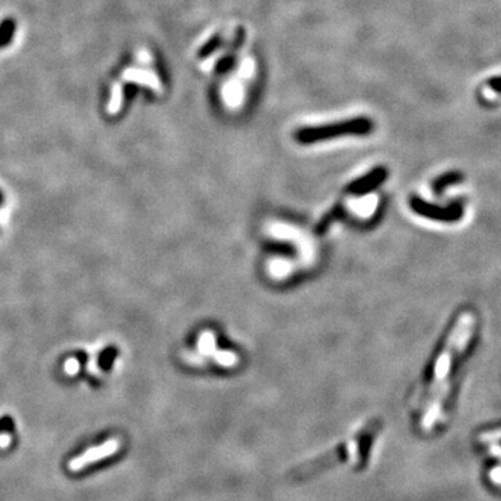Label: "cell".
<instances>
[{"instance_id": "cell-9", "label": "cell", "mask_w": 501, "mask_h": 501, "mask_svg": "<svg viewBox=\"0 0 501 501\" xmlns=\"http://www.w3.org/2000/svg\"><path fill=\"white\" fill-rule=\"evenodd\" d=\"M253 71H255V64H253V60L250 58L244 59L240 64L238 73H240V75L243 78H250L253 75Z\"/></svg>"}, {"instance_id": "cell-5", "label": "cell", "mask_w": 501, "mask_h": 501, "mask_svg": "<svg viewBox=\"0 0 501 501\" xmlns=\"http://www.w3.org/2000/svg\"><path fill=\"white\" fill-rule=\"evenodd\" d=\"M448 389H450V384H448V381H445V383H443V384L440 386L438 390L435 391L436 396H435L433 401L431 403V406L428 408L425 418L422 419V428H423V429L429 431V429L435 425V422H436V419H438V416L440 415V411H441L443 400L445 399V396H447V393H448Z\"/></svg>"}, {"instance_id": "cell-8", "label": "cell", "mask_w": 501, "mask_h": 501, "mask_svg": "<svg viewBox=\"0 0 501 501\" xmlns=\"http://www.w3.org/2000/svg\"><path fill=\"white\" fill-rule=\"evenodd\" d=\"M384 176V173L383 172H375V173H372L369 177H365V180H359V181H355L351 187H349V189L351 191H361V189H366V188L372 187V186H375V184H377L379 181H380V179Z\"/></svg>"}, {"instance_id": "cell-11", "label": "cell", "mask_w": 501, "mask_h": 501, "mask_svg": "<svg viewBox=\"0 0 501 501\" xmlns=\"http://www.w3.org/2000/svg\"><path fill=\"white\" fill-rule=\"evenodd\" d=\"M490 479L492 482L497 483V485H501V467H496L493 468L492 472H490Z\"/></svg>"}, {"instance_id": "cell-13", "label": "cell", "mask_w": 501, "mask_h": 501, "mask_svg": "<svg viewBox=\"0 0 501 501\" xmlns=\"http://www.w3.org/2000/svg\"><path fill=\"white\" fill-rule=\"evenodd\" d=\"M9 441H10V438H9L7 435H4L3 438H0V445H1V447H6V445L9 444Z\"/></svg>"}, {"instance_id": "cell-3", "label": "cell", "mask_w": 501, "mask_h": 501, "mask_svg": "<svg viewBox=\"0 0 501 501\" xmlns=\"http://www.w3.org/2000/svg\"><path fill=\"white\" fill-rule=\"evenodd\" d=\"M120 447V443L119 440L116 438H110L107 441H105L103 444H99L96 447H93V448H88L87 451H84L83 454H80L78 457H75L74 460L70 461L68 464V468L73 470V472H77V470H84L85 467L94 464V463H97L100 460H105L113 454L117 453Z\"/></svg>"}, {"instance_id": "cell-2", "label": "cell", "mask_w": 501, "mask_h": 501, "mask_svg": "<svg viewBox=\"0 0 501 501\" xmlns=\"http://www.w3.org/2000/svg\"><path fill=\"white\" fill-rule=\"evenodd\" d=\"M470 319H473V315L470 312H464L458 317V320H457V323H455V326H454V329H453V332H451V334L448 337L447 344L443 348V351L440 352L438 361H436V365H435V379H433V384H432L433 391L438 390L440 381L444 380V377H447V375H448L453 358L455 357V345H457V342H458V337L463 333L464 327L467 326V323L470 322Z\"/></svg>"}, {"instance_id": "cell-4", "label": "cell", "mask_w": 501, "mask_h": 501, "mask_svg": "<svg viewBox=\"0 0 501 501\" xmlns=\"http://www.w3.org/2000/svg\"><path fill=\"white\" fill-rule=\"evenodd\" d=\"M122 78H123L125 83H134V84H138V85H142V87H148L157 94L163 93L162 81L159 80V77L152 70L130 67L123 73Z\"/></svg>"}, {"instance_id": "cell-7", "label": "cell", "mask_w": 501, "mask_h": 501, "mask_svg": "<svg viewBox=\"0 0 501 501\" xmlns=\"http://www.w3.org/2000/svg\"><path fill=\"white\" fill-rule=\"evenodd\" d=\"M413 208L421 212V213H425V215H431V216H436V218H447V219H454L458 216V213L455 211H451L450 213L447 212H443V211H438V209H431L429 206L421 204V202H413Z\"/></svg>"}, {"instance_id": "cell-12", "label": "cell", "mask_w": 501, "mask_h": 501, "mask_svg": "<svg viewBox=\"0 0 501 501\" xmlns=\"http://www.w3.org/2000/svg\"><path fill=\"white\" fill-rule=\"evenodd\" d=\"M490 453H492V454H495V455H500L501 457V445H499V444L493 445V447L490 448Z\"/></svg>"}, {"instance_id": "cell-10", "label": "cell", "mask_w": 501, "mask_h": 501, "mask_svg": "<svg viewBox=\"0 0 501 501\" xmlns=\"http://www.w3.org/2000/svg\"><path fill=\"white\" fill-rule=\"evenodd\" d=\"M497 440H501V429L485 432L479 436V441H482V443H490V441H497Z\"/></svg>"}, {"instance_id": "cell-1", "label": "cell", "mask_w": 501, "mask_h": 501, "mask_svg": "<svg viewBox=\"0 0 501 501\" xmlns=\"http://www.w3.org/2000/svg\"><path fill=\"white\" fill-rule=\"evenodd\" d=\"M372 128L371 122L365 119H354L343 122L342 125H323V127H311V128H304L297 132V139L300 142L308 144V142H316L322 139H330V138H337L343 135H358V134H365Z\"/></svg>"}, {"instance_id": "cell-6", "label": "cell", "mask_w": 501, "mask_h": 501, "mask_svg": "<svg viewBox=\"0 0 501 501\" xmlns=\"http://www.w3.org/2000/svg\"><path fill=\"white\" fill-rule=\"evenodd\" d=\"M223 99L231 107H237L243 102L244 87L240 84V81L231 80L223 87Z\"/></svg>"}]
</instances>
